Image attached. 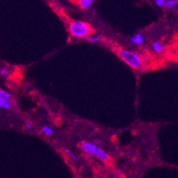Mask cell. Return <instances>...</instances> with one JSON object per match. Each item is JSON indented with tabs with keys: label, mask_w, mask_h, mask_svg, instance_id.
Segmentation results:
<instances>
[{
	"label": "cell",
	"mask_w": 178,
	"mask_h": 178,
	"mask_svg": "<svg viewBox=\"0 0 178 178\" xmlns=\"http://www.w3.org/2000/svg\"><path fill=\"white\" fill-rule=\"evenodd\" d=\"M68 30L72 36L81 39L88 37L92 31L90 24L79 20H73L70 21Z\"/></svg>",
	"instance_id": "6da1fadb"
},
{
	"label": "cell",
	"mask_w": 178,
	"mask_h": 178,
	"mask_svg": "<svg viewBox=\"0 0 178 178\" xmlns=\"http://www.w3.org/2000/svg\"><path fill=\"white\" fill-rule=\"evenodd\" d=\"M119 55L121 59L131 68L140 69L142 67V56L136 52L122 49L119 51Z\"/></svg>",
	"instance_id": "7a4b0ae2"
},
{
	"label": "cell",
	"mask_w": 178,
	"mask_h": 178,
	"mask_svg": "<svg viewBox=\"0 0 178 178\" xmlns=\"http://www.w3.org/2000/svg\"><path fill=\"white\" fill-rule=\"evenodd\" d=\"M79 146H80L81 149L84 152L87 153V154L95 156L96 158L102 161H106L109 158L108 154L106 152L93 142L82 141L79 144Z\"/></svg>",
	"instance_id": "3957f363"
},
{
	"label": "cell",
	"mask_w": 178,
	"mask_h": 178,
	"mask_svg": "<svg viewBox=\"0 0 178 178\" xmlns=\"http://www.w3.org/2000/svg\"><path fill=\"white\" fill-rule=\"evenodd\" d=\"M130 41H132V43L136 44V45H141L144 43L145 38H144L143 35L141 34V33H136L130 38Z\"/></svg>",
	"instance_id": "277c9868"
},
{
	"label": "cell",
	"mask_w": 178,
	"mask_h": 178,
	"mask_svg": "<svg viewBox=\"0 0 178 178\" xmlns=\"http://www.w3.org/2000/svg\"><path fill=\"white\" fill-rule=\"evenodd\" d=\"M151 46L153 51L156 53H161L163 51L164 49V45L159 41H153V42L152 43Z\"/></svg>",
	"instance_id": "5b68a950"
},
{
	"label": "cell",
	"mask_w": 178,
	"mask_h": 178,
	"mask_svg": "<svg viewBox=\"0 0 178 178\" xmlns=\"http://www.w3.org/2000/svg\"><path fill=\"white\" fill-rule=\"evenodd\" d=\"M11 99V95L8 92L1 89L0 90V101L3 102H9Z\"/></svg>",
	"instance_id": "8992f818"
},
{
	"label": "cell",
	"mask_w": 178,
	"mask_h": 178,
	"mask_svg": "<svg viewBox=\"0 0 178 178\" xmlns=\"http://www.w3.org/2000/svg\"><path fill=\"white\" fill-rule=\"evenodd\" d=\"M92 3H93L92 0H79L78 1V4L82 10H87V8H89Z\"/></svg>",
	"instance_id": "52a82bcc"
},
{
	"label": "cell",
	"mask_w": 178,
	"mask_h": 178,
	"mask_svg": "<svg viewBox=\"0 0 178 178\" xmlns=\"http://www.w3.org/2000/svg\"><path fill=\"white\" fill-rule=\"evenodd\" d=\"M178 6V0H167L165 7L167 9H174Z\"/></svg>",
	"instance_id": "ba28073f"
},
{
	"label": "cell",
	"mask_w": 178,
	"mask_h": 178,
	"mask_svg": "<svg viewBox=\"0 0 178 178\" xmlns=\"http://www.w3.org/2000/svg\"><path fill=\"white\" fill-rule=\"evenodd\" d=\"M41 132H42L44 135L48 136L53 135V133H54L53 132V129L50 127H47V126H44V127L41 128Z\"/></svg>",
	"instance_id": "9c48e42d"
},
{
	"label": "cell",
	"mask_w": 178,
	"mask_h": 178,
	"mask_svg": "<svg viewBox=\"0 0 178 178\" xmlns=\"http://www.w3.org/2000/svg\"><path fill=\"white\" fill-rule=\"evenodd\" d=\"M63 151L65 152V153H66L67 154H68V156H70V157L71 158V159H73V161H77L78 160L77 156H76V155H75L74 153H73V152L70 151V149H68V148H65V147H64V148H63Z\"/></svg>",
	"instance_id": "30bf717a"
},
{
	"label": "cell",
	"mask_w": 178,
	"mask_h": 178,
	"mask_svg": "<svg viewBox=\"0 0 178 178\" xmlns=\"http://www.w3.org/2000/svg\"><path fill=\"white\" fill-rule=\"evenodd\" d=\"M87 40L91 43L98 42V41H100V38L97 36H89L87 38Z\"/></svg>",
	"instance_id": "8fae6325"
},
{
	"label": "cell",
	"mask_w": 178,
	"mask_h": 178,
	"mask_svg": "<svg viewBox=\"0 0 178 178\" xmlns=\"http://www.w3.org/2000/svg\"><path fill=\"white\" fill-rule=\"evenodd\" d=\"M0 107L3 109H10V108H11V104L10 102L0 101Z\"/></svg>",
	"instance_id": "7c38bea8"
},
{
	"label": "cell",
	"mask_w": 178,
	"mask_h": 178,
	"mask_svg": "<svg viewBox=\"0 0 178 178\" xmlns=\"http://www.w3.org/2000/svg\"><path fill=\"white\" fill-rule=\"evenodd\" d=\"M0 75H1V77L6 78L8 76V70L6 68H4V67L1 68V70H0Z\"/></svg>",
	"instance_id": "4fadbf2b"
},
{
	"label": "cell",
	"mask_w": 178,
	"mask_h": 178,
	"mask_svg": "<svg viewBox=\"0 0 178 178\" xmlns=\"http://www.w3.org/2000/svg\"><path fill=\"white\" fill-rule=\"evenodd\" d=\"M155 4L159 7H165L166 1L165 0H155L154 1Z\"/></svg>",
	"instance_id": "5bb4252c"
},
{
	"label": "cell",
	"mask_w": 178,
	"mask_h": 178,
	"mask_svg": "<svg viewBox=\"0 0 178 178\" xmlns=\"http://www.w3.org/2000/svg\"><path fill=\"white\" fill-rule=\"evenodd\" d=\"M150 58L147 55H142V63H148L149 61Z\"/></svg>",
	"instance_id": "9a60e30c"
},
{
	"label": "cell",
	"mask_w": 178,
	"mask_h": 178,
	"mask_svg": "<svg viewBox=\"0 0 178 178\" xmlns=\"http://www.w3.org/2000/svg\"><path fill=\"white\" fill-rule=\"evenodd\" d=\"M25 127H26V129L28 130H31V128H32L31 124L30 122H26V123L25 124Z\"/></svg>",
	"instance_id": "2e32d148"
},
{
	"label": "cell",
	"mask_w": 178,
	"mask_h": 178,
	"mask_svg": "<svg viewBox=\"0 0 178 178\" xmlns=\"http://www.w3.org/2000/svg\"><path fill=\"white\" fill-rule=\"evenodd\" d=\"M177 59H178V54H177Z\"/></svg>",
	"instance_id": "e0dca14e"
}]
</instances>
